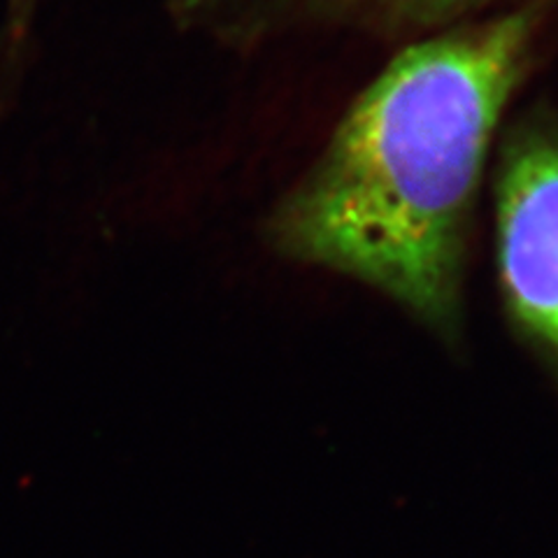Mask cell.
Listing matches in <instances>:
<instances>
[{"label": "cell", "instance_id": "cell-3", "mask_svg": "<svg viewBox=\"0 0 558 558\" xmlns=\"http://www.w3.org/2000/svg\"><path fill=\"white\" fill-rule=\"evenodd\" d=\"M391 3H400V5H410V8H451V5H461L463 0H391ZM468 3V0H465Z\"/></svg>", "mask_w": 558, "mask_h": 558}, {"label": "cell", "instance_id": "cell-1", "mask_svg": "<svg viewBox=\"0 0 558 558\" xmlns=\"http://www.w3.org/2000/svg\"><path fill=\"white\" fill-rule=\"evenodd\" d=\"M543 14L531 3L405 49L279 205V247L447 328L484 156Z\"/></svg>", "mask_w": 558, "mask_h": 558}, {"label": "cell", "instance_id": "cell-2", "mask_svg": "<svg viewBox=\"0 0 558 558\" xmlns=\"http://www.w3.org/2000/svg\"><path fill=\"white\" fill-rule=\"evenodd\" d=\"M498 264L521 324L558 352V135L529 131L498 182Z\"/></svg>", "mask_w": 558, "mask_h": 558}]
</instances>
